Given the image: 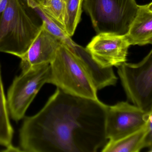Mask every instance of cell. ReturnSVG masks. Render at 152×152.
I'll list each match as a JSON object with an SVG mask.
<instances>
[{
  "label": "cell",
  "mask_w": 152,
  "mask_h": 152,
  "mask_svg": "<svg viewBox=\"0 0 152 152\" xmlns=\"http://www.w3.org/2000/svg\"><path fill=\"white\" fill-rule=\"evenodd\" d=\"M107 106L99 99L78 97L57 88L40 111L24 119L20 130V148L26 152L102 150L108 142Z\"/></svg>",
  "instance_id": "obj_1"
},
{
  "label": "cell",
  "mask_w": 152,
  "mask_h": 152,
  "mask_svg": "<svg viewBox=\"0 0 152 152\" xmlns=\"http://www.w3.org/2000/svg\"><path fill=\"white\" fill-rule=\"evenodd\" d=\"M43 21L26 0H9L0 16V52L20 58L42 29Z\"/></svg>",
  "instance_id": "obj_2"
},
{
  "label": "cell",
  "mask_w": 152,
  "mask_h": 152,
  "mask_svg": "<svg viewBox=\"0 0 152 152\" xmlns=\"http://www.w3.org/2000/svg\"><path fill=\"white\" fill-rule=\"evenodd\" d=\"M48 84L71 95L98 100L94 81L83 67L78 55L62 42L50 63Z\"/></svg>",
  "instance_id": "obj_3"
},
{
  "label": "cell",
  "mask_w": 152,
  "mask_h": 152,
  "mask_svg": "<svg viewBox=\"0 0 152 152\" xmlns=\"http://www.w3.org/2000/svg\"><path fill=\"white\" fill-rule=\"evenodd\" d=\"M135 0H85L83 9L97 34L126 35L138 12Z\"/></svg>",
  "instance_id": "obj_4"
},
{
  "label": "cell",
  "mask_w": 152,
  "mask_h": 152,
  "mask_svg": "<svg viewBox=\"0 0 152 152\" xmlns=\"http://www.w3.org/2000/svg\"><path fill=\"white\" fill-rule=\"evenodd\" d=\"M50 72V64L35 66L14 78L6 98L12 119L18 122L24 117L38 92L48 82Z\"/></svg>",
  "instance_id": "obj_5"
},
{
  "label": "cell",
  "mask_w": 152,
  "mask_h": 152,
  "mask_svg": "<svg viewBox=\"0 0 152 152\" xmlns=\"http://www.w3.org/2000/svg\"><path fill=\"white\" fill-rule=\"evenodd\" d=\"M117 68L128 100L142 109L150 110L152 107V49L140 62H126Z\"/></svg>",
  "instance_id": "obj_6"
},
{
  "label": "cell",
  "mask_w": 152,
  "mask_h": 152,
  "mask_svg": "<svg viewBox=\"0 0 152 152\" xmlns=\"http://www.w3.org/2000/svg\"><path fill=\"white\" fill-rule=\"evenodd\" d=\"M148 111L127 102L108 105L105 132L108 141L119 140L145 126Z\"/></svg>",
  "instance_id": "obj_7"
},
{
  "label": "cell",
  "mask_w": 152,
  "mask_h": 152,
  "mask_svg": "<svg viewBox=\"0 0 152 152\" xmlns=\"http://www.w3.org/2000/svg\"><path fill=\"white\" fill-rule=\"evenodd\" d=\"M130 46L126 35L102 33L94 37L85 49L100 67L106 68L126 62Z\"/></svg>",
  "instance_id": "obj_8"
},
{
  "label": "cell",
  "mask_w": 152,
  "mask_h": 152,
  "mask_svg": "<svg viewBox=\"0 0 152 152\" xmlns=\"http://www.w3.org/2000/svg\"><path fill=\"white\" fill-rule=\"evenodd\" d=\"M63 41L53 35L42 25L39 34L26 52L20 57L21 72L32 67L50 64Z\"/></svg>",
  "instance_id": "obj_9"
},
{
  "label": "cell",
  "mask_w": 152,
  "mask_h": 152,
  "mask_svg": "<svg viewBox=\"0 0 152 152\" xmlns=\"http://www.w3.org/2000/svg\"><path fill=\"white\" fill-rule=\"evenodd\" d=\"M126 36L130 46L152 44V11L148 9L147 4L139 5Z\"/></svg>",
  "instance_id": "obj_10"
},
{
  "label": "cell",
  "mask_w": 152,
  "mask_h": 152,
  "mask_svg": "<svg viewBox=\"0 0 152 152\" xmlns=\"http://www.w3.org/2000/svg\"><path fill=\"white\" fill-rule=\"evenodd\" d=\"M72 50L78 55L83 67L91 77L97 90L116 84L118 78L113 68H104L100 67L85 48L77 44Z\"/></svg>",
  "instance_id": "obj_11"
},
{
  "label": "cell",
  "mask_w": 152,
  "mask_h": 152,
  "mask_svg": "<svg viewBox=\"0 0 152 152\" xmlns=\"http://www.w3.org/2000/svg\"><path fill=\"white\" fill-rule=\"evenodd\" d=\"M146 125L143 128L126 137L115 141H108L102 152H138L144 149Z\"/></svg>",
  "instance_id": "obj_12"
},
{
  "label": "cell",
  "mask_w": 152,
  "mask_h": 152,
  "mask_svg": "<svg viewBox=\"0 0 152 152\" xmlns=\"http://www.w3.org/2000/svg\"><path fill=\"white\" fill-rule=\"evenodd\" d=\"M13 135L0 69V146L6 148L11 145Z\"/></svg>",
  "instance_id": "obj_13"
},
{
  "label": "cell",
  "mask_w": 152,
  "mask_h": 152,
  "mask_svg": "<svg viewBox=\"0 0 152 152\" xmlns=\"http://www.w3.org/2000/svg\"><path fill=\"white\" fill-rule=\"evenodd\" d=\"M85 0H65L64 29L70 37L73 36L81 19Z\"/></svg>",
  "instance_id": "obj_14"
},
{
  "label": "cell",
  "mask_w": 152,
  "mask_h": 152,
  "mask_svg": "<svg viewBox=\"0 0 152 152\" xmlns=\"http://www.w3.org/2000/svg\"><path fill=\"white\" fill-rule=\"evenodd\" d=\"M38 13L43 21V25L51 34L61 39L70 48L74 49L77 44L71 39L66 32L59 26L53 20L48 16L39 5L31 7Z\"/></svg>",
  "instance_id": "obj_15"
},
{
  "label": "cell",
  "mask_w": 152,
  "mask_h": 152,
  "mask_svg": "<svg viewBox=\"0 0 152 152\" xmlns=\"http://www.w3.org/2000/svg\"><path fill=\"white\" fill-rule=\"evenodd\" d=\"M39 6L49 17L65 30V0H45Z\"/></svg>",
  "instance_id": "obj_16"
},
{
  "label": "cell",
  "mask_w": 152,
  "mask_h": 152,
  "mask_svg": "<svg viewBox=\"0 0 152 152\" xmlns=\"http://www.w3.org/2000/svg\"><path fill=\"white\" fill-rule=\"evenodd\" d=\"M146 132L144 141L143 148L152 147V107L148 111L146 124Z\"/></svg>",
  "instance_id": "obj_17"
},
{
  "label": "cell",
  "mask_w": 152,
  "mask_h": 152,
  "mask_svg": "<svg viewBox=\"0 0 152 152\" xmlns=\"http://www.w3.org/2000/svg\"><path fill=\"white\" fill-rule=\"evenodd\" d=\"M45 0H26L28 4L30 7L40 5Z\"/></svg>",
  "instance_id": "obj_18"
},
{
  "label": "cell",
  "mask_w": 152,
  "mask_h": 152,
  "mask_svg": "<svg viewBox=\"0 0 152 152\" xmlns=\"http://www.w3.org/2000/svg\"><path fill=\"white\" fill-rule=\"evenodd\" d=\"M9 0H0V16L8 5Z\"/></svg>",
  "instance_id": "obj_19"
},
{
  "label": "cell",
  "mask_w": 152,
  "mask_h": 152,
  "mask_svg": "<svg viewBox=\"0 0 152 152\" xmlns=\"http://www.w3.org/2000/svg\"><path fill=\"white\" fill-rule=\"evenodd\" d=\"M3 151L5 152H20L21 151L20 148H17L13 146L12 145H10L8 147H6L5 150Z\"/></svg>",
  "instance_id": "obj_20"
},
{
  "label": "cell",
  "mask_w": 152,
  "mask_h": 152,
  "mask_svg": "<svg viewBox=\"0 0 152 152\" xmlns=\"http://www.w3.org/2000/svg\"><path fill=\"white\" fill-rule=\"evenodd\" d=\"M147 7H148V9L152 11V2L151 3L149 4H147Z\"/></svg>",
  "instance_id": "obj_21"
},
{
  "label": "cell",
  "mask_w": 152,
  "mask_h": 152,
  "mask_svg": "<svg viewBox=\"0 0 152 152\" xmlns=\"http://www.w3.org/2000/svg\"><path fill=\"white\" fill-rule=\"evenodd\" d=\"M149 152H152V147L150 148V150H149Z\"/></svg>",
  "instance_id": "obj_22"
}]
</instances>
